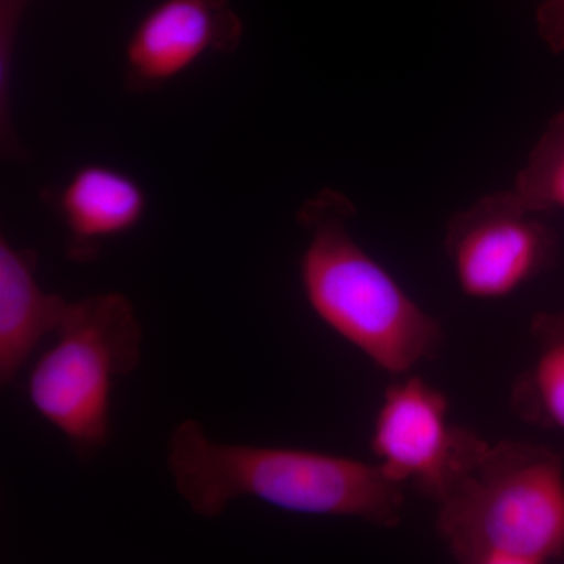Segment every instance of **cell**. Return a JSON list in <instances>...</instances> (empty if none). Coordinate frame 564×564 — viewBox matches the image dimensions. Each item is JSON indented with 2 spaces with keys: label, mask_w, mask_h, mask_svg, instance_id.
Instances as JSON below:
<instances>
[{
  "label": "cell",
  "mask_w": 564,
  "mask_h": 564,
  "mask_svg": "<svg viewBox=\"0 0 564 564\" xmlns=\"http://www.w3.org/2000/svg\"><path fill=\"white\" fill-rule=\"evenodd\" d=\"M444 248L463 295L497 302L554 267L558 236L513 191H505L452 215Z\"/></svg>",
  "instance_id": "6"
},
{
  "label": "cell",
  "mask_w": 564,
  "mask_h": 564,
  "mask_svg": "<svg viewBox=\"0 0 564 564\" xmlns=\"http://www.w3.org/2000/svg\"><path fill=\"white\" fill-rule=\"evenodd\" d=\"M166 467L188 508L215 519L242 497L289 513L350 518L395 529L404 488L377 463L292 447L218 443L198 421L174 426Z\"/></svg>",
  "instance_id": "1"
},
{
  "label": "cell",
  "mask_w": 564,
  "mask_h": 564,
  "mask_svg": "<svg viewBox=\"0 0 564 564\" xmlns=\"http://www.w3.org/2000/svg\"><path fill=\"white\" fill-rule=\"evenodd\" d=\"M538 35L555 54H564V0H543L536 10Z\"/></svg>",
  "instance_id": "13"
},
{
  "label": "cell",
  "mask_w": 564,
  "mask_h": 564,
  "mask_svg": "<svg viewBox=\"0 0 564 564\" xmlns=\"http://www.w3.org/2000/svg\"><path fill=\"white\" fill-rule=\"evenodd\" d=\"M242 39L243 22L231 0H162L126 43V90H161L210 52L231 54Z\"/></svg>",
  "instance_id": "7"
},
{
  "label": "cell",
  "mask_w": 564,
  "mask_h": 564,
  "mask_svg": "<svg viewBox=\"0 0 564 564\" xmlns=\"http://www.w3.org/2000/svg\"><path fill=\"white\" fill-rule=\"evenodd\" d=\"M511 191L534 214L564 210V109L549 121Z\"/></svg>",
  "instance_id": "11"
},
{
  "label": "cell",
  "mask_w": 564,
  "mask_h": 564,
  "mask_svg": "<svg viewBox=\"0 0 564 564\" xmlns=\"http://www.w3.org/2000/svg\"><path fill=\"white\" fill-rule=\"evenodd\" d=\"M355 217V204L336 188L300 206L296 223L307 236L300 284L323 325L378 369L402 377L440 355L443 326L364 250L351 232Z\"/></svg>",
  "instance_id": "2"
},
{
  "label": "cell",
  "mask_w": 564,
  "mask_h": 564,
  "mask_svg": "<svg viewBox=\"0 0 564 564\" xmlns=\"http://www.w3.org/2000/svg\"><path fill=\"white\" fill-rule=\"evenodd\" d=\"M437 507V536L455 562L545 564L564 556V459L544 445H486Z\"/></svg>",
  "instance_id": "3"
},
{
  "label": "cell",
  "mask_w": 564,
  "mask_h": 564,
  "mask_svg": "<svg viewBox=\"0 0 564 564\" xmlns=\"http://www.w3.org/2000/svg\"><path fill=\"white\" fill-rule=\"evenodd\" d=\"M29 0H0V120L10 128V82L14 41L22 10Z\"/></svg>",
  "instance_id": "12"
},
{
  "label": "cell",
  "mask_w": 564,
  "mask_h": 564,
  "mask_svg": "<svg viewBox=\"0 0 564 564\" xmlns=\"http://www.w3.org/2000/svg\"><path fill=\"white\" fill-rule=\"evenodd\" d=\"M533 356L510 389L511 411L527 425L564 434V311L530 322Z\"/></svg>",
  "instance_id": "10"
},
{
  "label": "cell",
  "mask_w": 564,
  "mask_h": 564,
  "mask_svg": "<svg viewBox=\"0 0 564 564\" xmlns=\"http://www.w3.org/2000/svg\"><path fill=\"white\" fill-rule=\"evenodd\" d=\"M397 378L375 414L370 451L392 481L441 503L489 443L452 421L436 386L413 373Z\"/></svg>",
  "instance_id": "5"
},
{
  "label": "cell",
  "mask_w": 564,
  "mask_h": 564,
  "mask_svg": "<svg viewBox=\"0 0 564 564\" xmlns=\"http://www.w3.org/2000/svg\"><path fill=\"white\" fill-rule=\"evenodd\" d=\"M55 336L33 366L29 400L88 459L109 443L113 381L140 366L143 328L131 300L109 292L70 302Z\"/></svg>",
  "instance_id": "4"
},
{
  "label": "cell",
  "mask_w": 564,
  "mask_h": 564,
  "mask_svg": "<svg viewBox=\"0 0 564 564\" xmlns=\"http://www.w3.org/2000/svg\"><path fill=\"white\" fill-rule=\"evenodd\" d=\"M46 196L65 226L66 256L79 263L95 261L106 240L133 231L148 209L139 182L101 163L80 166Z\"/></svg>",
  "instance_id": "8"
},
{
  "label": "cell",
  "mask_w": 564,
  "mask_h": 564,
  "mask_svg": "<svg viewBox=\"0 0 564 564\" xmlns=\"http://www.w3.org/2000/svg\"><path fill=\"white\" fill-rule=\"evenodd\" d=\"M39 254L0 237V381L10 386L44 337L57 333L69 300L41 289Z\"/></svg>",
  "instance_id": "9"
}]
</instances>
